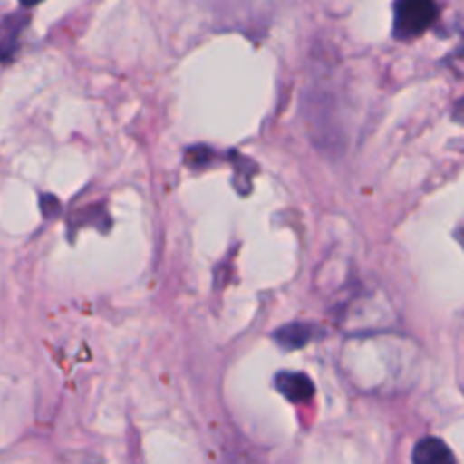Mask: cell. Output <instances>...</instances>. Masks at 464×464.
Returning <instances> with one entry per match:
<instances>
[{
	"label": "cell",
	"mask_w": 464,
	"mask_h": 464,
	"mask_svg": "<svg viewBox=\"0 0 464 464\" xmlns=\"http://www.w3.org/2000/svg\"><path fill=\"white\" fill-rule=\"evenodd\" d=\"M440 7L435 0H397L394 3V36L399 41L424 34L438 21Z\"/></svg>",
	"instance_id": "6da1fadb"
},
{
	"label": "cell",
	"mask_w": 464,
	"mask_h": 464,
	"mask_svg": "<svg viewBox=\"0 0 464 464\" xmlns=\"http://www.w3.org/2000/svg\"><path fill=\"white\" fill-rule=\"evenodd\" d=\"M27 23H30V18H27L25 12L7 14V16L0 18V63L9 62L16 54L21 34Z\"/></svg>",
	"instance_id": "7a4b0ae2"
},
{
	"label": "cell",
	"mask_w": 464,
	"mask_h": 464,
	"mask_svg": "<svg viewBox=\"0 0 464 464\" xmlns=\"http://www.w3.org/2000/svg\"><path fill=\"white\" fill-rule=\"evenodd\" d=\"M275 385L290 403H308L315 394L313 381L306 374H297V372H281V374H276Z\"/></svg>",
	"instance_id": "3957f363"
},
{
	"label": "cell",
	"mask_w": 464,
	"mask_h": 464,
	"mask_svg": "<svg viewBox=\"0 0 464 464\" xmlns=\"http://www.w3.org/2000/svg\"><path fill=\"white\" fill-rule=\"evenodd\" d=\"M412 464H456V456L442 440L424 438L412 451Z\"/></svg>",
	"instance_id": "277c9868"
},
{
	"label": "cell",
	"mask_w": 464,
	"mask_h": 464,
	"mask_svg": "<svg viewBox=\"0 0 464 464\" xmlns=\"http://www.w3.org/2000/svg\"><path fill=\"white\" fill-rule=\"evenodd\" d=\"M315 334L317 331L313 324H302V322H295V324H288V326H284V329L276 331L275 340L279 343L281 349H285V352H293V349L306 347Z\"/></svg>",
	"instance_id": "5b68a950"
},
{
	"label": "cell",
	"mask_w": 464,
	"mask_h": 464,
	"mask_svg": "<svg viewBox=\"0 0 464 464\" xmlns=\"http://www.w3.org/2000/svg\"><path fill=\"white\" fill-rule=\"evenodd\" d=\"M18 3H21L23 7H36V5L44 3V0H18Z\"/></svg>",
	"instance_id": "8992f818"
}]
</instances>
